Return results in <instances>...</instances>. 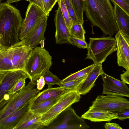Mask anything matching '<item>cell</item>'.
Wrapping results in <instances>:
<instances>
[{
  "mask_svg": "<svg viewBox=\"0 0 129 129\" xmlns=\"http://www.w3.org/2000/svg\"><path fill=\"white\" fill-rule=\"evenodd\" d=\"M77 90L68 91L62 95L58 101L47 112L41 115V121L44 127L48 126L62 112L79 102L81 98Z\"/></svg>",
  "mask_w": 129,
  "mask_h": 129,
  "instance_id": "ba28073f",
  "label": "cell"
},
{
  "mask_svg": "<svg viewBox=\"0 0 129 129\" xmlns=\"http://www.w3.org/2000/svg\"><path fill=\"white\" fill-rule=\"evenodd\" d=\"M33 49L26 46L23 39L12 47L0 51V71H25L26 63Z\"/></svg>",
  "mask_w": 129,
  "mask_h": 129,
  "instance_id": "3957f363",
  "label": "cell"
},
{
  "mask_svg": "<svg viewBox=\"0 0 129 129\" xmlns=\"http://www.w3.org/2000/svg\"><path fill=\"white\" fill-rule=\"evenodd\" d=\"M104 72L102 64H95L78 87L77 90V92L80 95H84L89 92L94 86L97 78Z\"/></svg>",
  "mask_w": 129,
  "mask_h": 129,
  "instance_id": "e0dca14e",
  "label": "cell"
},
{
  "mask_svg": "<svg viewBox=\"0 0 129 129\" xmlns=\"http://www.w3.org/2000/svg\"><path fill=\"white\" fill-rule=\"evenodd\" d=\"M3 0H0L1 1H2Z\"/></svg>",
  "mask_w": 129,
  "mask_h": 129,
  "instance_id": "ee69618b",
  "label": "cell"
},
{
  "mask_svg": "<svg viewBox=\"0 0 129 129\" xmlns=\"http://www.w3.org/2000/svg\"><path fill=\"white\" fill-rule=\"evenodd\" d=\"M70 31L71 37L85 41V35L86 32L82 24L78 23L72 24Z\"/></svg>",
  "mask_w": 129,
  "mask_h": 129,
  "instance_id": "cb8c5ba5",
  "label": "cell"
},
{
  "mask_svg": "<svg viewBox=\"0 0 129 129\" xmlns=\"http://www.w3.org/2000/svg\"><path fill=\"white\" fill-rule=\"evenodd\" d=\"M1 1H0V3H1Z\"/></svg>",
  "mask_w": 129,
  "mask_h": 129,
  "instance_id": "7bdbcfd3",
  "label": "cell"
},
{
  "mask_svg": "<svg viewBox=\"0 0 129 129\" xmlns=\"http://www.w3.org/2000/svg\"><path fill=\"white\" fill-rule=\"evenodd\" d=\"M26 0V1H27V0Z\"/></svg>",
  "mask_w": 129,
  "mask_h": 129,
  "instance_id": "f6af8a7d",
  "label": "cell"
},
{
  "mask_svg": "<svg viewBox=\"0 0 129 129\" xmlns=\"http://www.w3.org/2000/svg\"><path fill=\"white\" fill-rule=\"evenodd\" d=\"M57 1L58 0H50V7L51 11Z\"/></svg>",
  "mask_w": 129,
  "mask_h": 129,
  "instance_id": "f35d334b",
  "label": "cell"
},
{
  "mask_svg": "<svg viewBox=\"0 0 129 129\" xmlns=\"http://www.w3.org/2000/svg\"><path fill=\"white\" fill-rule=\"evenodd\" d=\"M52 57L43 47L33 48L26 63L25 71L35 85L36 81L49 70L52 64Z\"/></svg>",
  "mask_w": 129,
  "mask_h": 129,
  "instance_id": "5b68a950",
  "label": "cell"
},
{
  "mask_svg": "<svg viewBox=\"0 0 129 129\" xmlns=\"http://www.w3.org/2000/svg\"><path fill=\"white\" fill-rule=\"evenodd\" d=\"M43 77L48 88L52 87V85H57L59 86L61 83V80L56 75L53 74L49 70L44 74Z\"/></svg>",
  "mask_w": 129,
  "mask_h": 129,
  "instance_id": "484cf974",
  "label": "cell"
},
{
  "mask_svg": "<svg viewBox=\"0 0 129 129\" xmlns=\"http://www.w3.org/2000/svg\"><path fill=\"white\" fill-rule=\"evenodd\" d=\"M95 65L93 63L79 71L70 74L62 80L61 82H65L86 76L92 70Z\"/></svg>",
  "mask_w": 129,
  "mask_h": 129,
  "instance_id": "603a6c76",
  "label": "cell"
},
{
  "mask_svg": "<svg viewBox=\"0 0 129 129\" xmlns=\"http://www.w3.org/2000/svg\"><path fill=\"white\" fill-rule=\"evenodd\" d=\"M70 91L59 87L55 88H48L39 92L32 100L31 105L33 106L43 102L61 96L66 92Z\"/></svg>",
  "mask_w": 129,
  "mask_h": 129,
  "instance_id": "44dd1931",
  "label": "cell"
},
{
  "mask_svg": "<svg viewBox=\"0 0 129 129\" xmlns=\"http://www.w3.org/2000/svg\"><path fill=\"white\" fill-rule=\"evenodd\" d=\"M55 12L54 21L56 28V43L57 44H71L70 30L67 26L59 7Z\"/></svg>",
  "mask_w": 129,
  "mask_h": 129,
  "instance_id": "5bb4252c",
  "label": "cell"
},
{
  "mask_svg": "<svg viewBox=\"0 0 129 129\" xmlns=\"http://www.w3.org/2000/svg\"><path fill=\"white\" fill-rule=\"evenodd\" d=\"M120 78L121 81L125 84H129V70H126L120 75Z\"/></svg>",
  "mask_w": 129,
  "mask_h": 129,
  "instance_id": "e575fe53",
  "label": "cell"
},
{
  "mask_svg": "<svg viewBox=\"0 0 129 129\" xmlns=\"http://www.w3.org/2000/svg\"><path fill=\"white\" fill-rule=\"evenodd\" d=\"M22 0H7L5 3L7 4H11L13 3L17 2Z\"/></svg>",
  "mask_w": 129,
  "mask_h": 129,
  "instance_id": "60d3db41",
  "label": "cell"
},
{
  "mask_svg": "<svg viewBox=\"0 0 129 129\" xmlns=\"http://www.w3.org/2000/svg\"><path fill=\"white\" fill-rule=\"evenodd\" d=\"M114 5V17L118 30L129 41V15L117 5Z\"/></svg>",
  "mask_w": 129,
  "mask_h": 129,
  "instance_id": "ac0fdd59",
  "label": "cell"
},
{
  "mask_svg": "<svg viewBox=\"0 0 129 129\" xmlns=\"http://www.w3.org/2000/svg\"><path fill=\"white\" fill-rule=\"evenodd\" d=\"M31 101L1 120L0 129H14L22 118L29 110Z\"/></svg>",
  "mask_w": 129,
  "mask_h": 129,
  "instance_id": "2e32d148",
  "label": "cell"
},
{
  "mask_svg": "<svg viewBox=\"0 0 129 129\" xmlns=\"http://www.w3.org/2000/svg\"><path fill=\"white\" fill-rule=\"evenodd\" d=\"M85 59L93 61L95 64H102L110 55L116 50V40L112 37L90 38Z\"/></svg>",
  "mask_w": 129,
  "mask_h": 129,
  "instance_id": "8992f818",
  "label": "cell"
},
{
  "mask_svg": "<svg viewBox=\"0 0 129 129\" xmlns=\"http://www.w3.org/2000/svg\"><path fill=\"white\" fill-rule=\"evenodd\" d=\"M41 115L29 110L21 119L14 129H41Z\"/></svg>",
  "mask_w": 129,
  "mask_h": 129,
  "instance_id": "ffe728a7",
  "label": "cell"
},
{
  "mask_svg": "<svg viewBox=\"0 0 129 129\" xmlns=\"http://www.w3.org/2000/svg\"><path fill=\"white\" fill-rule=\"evenodd\" d=\"M71 44L80 48H87L88 45L85 41L81 39L70 37Z\"/></svg>",
  "mask_w": 129,
  "mask_h": 129,
  "instance_id": "1f68e13d",
  "label": "cell"
},
{
  "mask_svg": "<svg viewBox=\"0 0 129 129\" xmlns=\"http://www.w3.org/2000/svg\"><path fill=\"white\" fill-rule=\"evenodd\" d=\"M116 113L118 116V119L121 120L129 118V108H127L112 112Z\"/></svg>",
  "mask_w": 129,
  "mask_h": 129,
  "instance_id": "d6a6232c",
  "label": "cell"
},
{
  "mask_svg": "<svg viewBox=\"0 0 129 129\" xmlns=\"http://www.w3.org/2000/svg\"><path fill=\"white\" fill-rule=\"evenodd\" d=\"M113 5L116 4L129 15V0H110Z\"/></svg>",
  "mask_w": 129,
  "mask_h": 129,
  "instance_id": "f546056e",
  "label": "cell"
},
{
  "mask_svg": "<svg viewBox=\"0 0 129 129\" xmlns=\"http://www.w3.org/2000/svg\"><path fill=\"white\" fill-rule=\"evenodd\" d=\"M104 127L106 129H122L118 124L113 123H106L104 125Z\"/></svg>",
  "mask_w": 129,
  "mask_h": 129,
  "instance_id": "8d00e7d4",
  "label": "cell"
},
{
  "mask_svg": "<svg viewBox=\"0 0 129 129\" xmlns=\"http://www.w3.org/2000/svg\"><path fill=\"white\" fill-rule=\"evenodd\" d=\"M87 76L74 80L65 82H61L59 86V87L68 90H77L80 85L84 80Z\"/></svg>",
  "mask_w": 129,
  "mask_h": 129,
  "instance_id": "d4e9b609",
  "label": "cell"
},
{
  "mask_svg": "<svg viewBox=\"0 0 129 129\" xmlns=\"http://www.w3.org/2000/svg\"><path fill=\"white\" fill-rule=\"evenodd\" d=\"M81 117L91 122H110L113 119H117L118 116L116 113L112 112L95 110L89 108Z\"/></svg>",
  "mask_w": 129,
  "mask_h": 129,
  "instance_id": "d6986e66",
  "label": "cell"
},
{
  "mask_svg": "<svg viewBox=\"0 0 129 129\" xmlns=\"http://www.w3.org/2000/svg\"><path fill=\"white\" fill-rule=\"evenodd\" d=\"M84 119L78 116L70 106L60 113L48 126L42 129H87Z\"/></svg>",
  "mask_w": 129,
  "mask_h": 129,
  "instance_id": "52a82bcc",
  "label": "cell"
},
{
  "mask_svg": "<svg viewBox=\"0 0 129 129\" xmlns=\"http://www.w3.org/2000/svg\"><path fill=\"white\" fill-rule=\"evenodd\" d=\"M45 83L43 76H41L36 81L37 88L39 90L42 89L44 87Z\"/></svg>",
  "mask_w": 129,
  "mask_h": 129,
  "instance_id": "836d02e7",
  "label": "cell"
},
{
  "mask_svg": "<svg viewBox=\"0 0 129 129\" xmlns=\"http://www.w3.org/2000/svg\"><path fill=\"white\" fill-rule=\"evenodd\" d=\"M44 6L45 13L47 16L49 14L51 11L50 7V0H43Z\"/></svg>",
  "mask_w": 129,
  "mask_h": 129,
  "instance_id": "74e56055",
  "label": "cell"
},
{
  "mask_svg": "<svg viewBox=\"0 0 129 129\" xmlns=\"http://www.w3.org/2000/svg\"><path fill=\"white\" fill-rule=\"evenodd\" d=\"M30 79L28 74L22 70L8 71L0 84V102L4 97L9 94L16 83L22 79Z\"/></svg>",
  "mask_w": 129,
  "mask_h": 129,
  "instance_id": "7c38bea8",
  "label": "cell"
},
{
  "mask_svg": "<svg viewBox=\"0 0 129 129\" xmlns=\"http://www.w3.org/2000/svg\"><path fill=\"white\" fill-rule=\"evenodd\" d=\"M23 20L20 11L15 7L5 3H0V44L5 49L20 41Z\"/></svg>",
  "mask_w": 129,
  "mask_h": 129,
  "instance_id": "7a4b0ae2",
  "label": "cell"
},
{
  "mask_svg": "<svg viewBox=\"0 0 129 129\" xmlns=\"http://www.w3.org/2000/svg\"><path fill=\"white\" fill-rule=\"evenodd\" d=\"M129 108V101L121 96L111 95H99L92 103L89 109L112 112Z\"/></svg>",
  "mask_w": 129,
  "mask_h": 129,
  "instance_id": "9c48e42d",
  "label": "cell"
},
{
  "mask_svg": "<svg viewBox=\"0 0 129 129\" xmlns=\"http://www.w3.org/2000/svg\"><path fill=\"white\" fill-rule=\"evenodd\" d=\"M115 38L116 42L117 64L126 70H129V41L119 31L115 35Z\"/></svg>",
  "mask_w": 129,
  "mask_h": 129,
  "instance_id": "4fadbf2b",
  "label": "cell"
},
{
  "mask_svg": "<svg viewBox=\"0 0 129 129\" xmlns=\"http://www.w3.org/2000/svg\"><path fill=\"white\" fill-rule=\"evenodd\" d=\"M8 71H0V84L5 75Z\"/></svg>",
  "mask_w": 129,
  "mask_h": 129,
  "instance_id": "ab89813d",
  "label": "cell"
},
{
  "mask_svg": "<svg viewBox=\"0 0 129 129\" xmlns=\"http://www.w3.org/2000/svg\"><path fill=\"white\" fill-rule=\"evenodd\" d=\"M87 19L100 28L104 35L112 37L119 31L113 7L110 0H82Z\"/></svg>",
  "mask_w": 129,
  "mask_h": 129,
  "instance_id": "6da1fadb",
  "label": "cell"
},
{
  "mask_svg": "<svg viewBox=\"0 0 129 129\" xmlns=\"http://www.w3.org/2000/svg\"><path fill=\"white\" fill-rule=\"evenodd\" d=\"M25 80L24 79H22L19 80L10 91L9 94L6 95L13 94L21 89L25 86Z\"/></svg>",
  "mask_w": 129,
  "mask_h": 129,
  "instance_id": "4dcf8cb0",
  "label": "cell"
},
{
  "mask_svg": "<svg viewBox=\"0 0 129 129\" xmlns=\"http://www.w3.org/2000/svg\"><path fill=\"white\" fill-rule=\"evenodd\" d=\"M64 3L71 19L72 24L81 23L78 18L71 0H62Z\"/></svg>",
  "mask_w": 129,
  "mask_h": 129,
  "instance_id": "f1b7e54d",
  "label": "cell"
},
{
  "mask_svg": "<svg viewBox=\"0 0 129 129\" xmlns=\"http://www.w3.org/2000/svg\"><path fill=\"white\" fill-rule=\"evenodd\" d=\"M48 16L45 15L37 26L25 38V45L33 49L38 45L43 44L45 40L44 34L47 25Z\"/></svg>",
  "mask_w": 129,
  "mask_h": 129,
  "instance_id": "9a60e30c",
  "label": "cell"
},
{
  "mask_svg": "<svg viewBox=\"0 0 129 129\" xmlns=\"http://www.w3.org/2000/svg\"><path fill=\"white\" fill-rule=\"evenodd\" d=\"M57 2L67 26L70 30L72 25V22L66 5L62 0H58Z\"/></svg>",
  "mask_w": 129,
  "mask_h": 129,
  "instance_id": "83f0119b",
  "label": "cell"
},
{
  "mask_svg": "<svg viewBox=\"0 0 129 129\" xmlns=\"http://www.w3.org/2000/svg\"><path fill=\"white\" fill-rule=\"evenodd\" d=\"M27 1L29 2V3H32L37 6L45 13L43 0H27Z\"/></svg>",
  "mask_w": 129,
  "mask_h": 129,
  "instance_id": "d590c367",
  "label": "cell"
},
{
  "mask_svg": "<svg viewBox=\"0 0 129 129\" xmlns=\"http://www.w3.org/2000/svg\"><path fill=\"white\" fill-rule=\"evenodd\" d=\"M101 75L103 81V94L129 97L128 88L122 81L104 72Z\"/></svg>",
  "mask_w": 129,
  "mask_h": 129,
  "instance_id": "8fae6325",
  "label": "cell"
},
{
  "mask_svg": "<svg viewBox=\"0 0 129 129\" xmlns=\"http://www.w3.org/2000/svg\"><path fill=\"white\" fill-rule=\"evenodd\" d=\"M30 81L21 89L0 102V120L31 101L40 92Z\"/></svg>",
  "mask_w": 129,
  "mask_h": 129,
  "instance_id": "277c9868",
  "label": "cell"
},
{
  "mask_svg": "<svg viewBox=\"0 0 129 129\" xmlns=\"http://www.w3.org/2000/svg\"><path fill=\"white\" fill-rule=\"evenodd\" d=\"M46 15L45 13L38 6L29 3L26 12L25 18L21 24L20 41L24 39L31 32Z\"/></svg>",
  "mask_w": 129,
  "mask_h": 129,
  "instance_id": "30bf717a",
  "label": "cell"
},
{
  "mask_svg": "<svg viewBox=\"0 0 129 129\" xmlns=\"http://www.w3.org/2000/svg\"><path fill=\"white\" fill-rule=\"evenodd\" d=\"M5 49V48H4L0 44V51Z\"/></svg>",
  "mask_w": 129,
  "mask_h": 129,
  "instance_id": "b9f144b4",
  "label": "cell"
},
{
  "mask_svg": "<svg viewBox=\"0 0 129 129\" xmlns=\"http://www.w3.org/2000/svg\"><path fill=\"white\" fill-rule=\"evenodd\" d=\"M62 95L31 106L29 110L35 114L42 115L48 111L58 101Z\"/></svg>",
  "mask_w": 129,
  "mask_h": 129,
  "instance_id": "7402d4cb",
  "label": "cell"
},
{
  "mask_svg": "<svg viewBox=\"0 0 129 129\" xmlns=\"http://www.w3.org/2000/svg\"><path fill=\"white\" fill-rule=\"evenodd\" d=\"M78 18L80 23L83 25V3L82 0H71Z\"/></svg>",
  "mask_w": 129,
  "mask_h": 129,
  "instance_id": "4316f807",
  "label": "cell"
}]
</instances>
